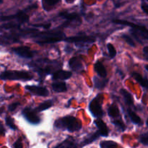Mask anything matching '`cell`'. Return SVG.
I'll return each instance as SVG.
<instances>
[{"label":"cell","mask_w":148,"mask_h":148,"mask_svg":"<svg viewBox=\"0 0 148 148\" xmlns=\"http://www.w3.org/2000/svg\"><path fill=\"white\" fill-rule=\"evenodd\" d=\"M54 126L57 129L67 130L70 132H73L79 131L82 128V123L78 119L68 116L56 120Z\"/></svg>","instance_id":"1"},{"label":"cell","mask_w":148,"mask_h":148,"mask_svg":"<svg viewBox=\"0 0 148 148\" xmlns=\"http://www.w3.org/2000/svg\"><path fill=\"white\" fill-rule=\"evenodd\" d=\"M113 22L114 23H116V24L130 26L132 27V29L130 30V33L140 43H142V39L143 40H148V29L145 26L136 25L134 23H131V22L121 20H114Z\"/></svg>","instance_id":"2"},{"label":"cell","mask_w":148,"mask_h":148,"mask_svg":"<svg viewBox=\"0 0 148 148\" xmlns=\"http://www.w3.org/2000/svg\"><path fill=\"white\" fill-rule=\"evenodd\" d=\"M0 78L4 80H30L33 75L25 71H5L0 75Z\"/></svg>","instance_id":"3"},{"label":"cell","mask_w":148,"mask_h":148,"mask_svg":"<svg viewBox=\"0 0 148 148\" xmlns=\"http://www.w3.org/2000/svg\"><path fill=\"white\" fill-rule=\"evenodd\" d=\"M42 36L41 38H40V40H36V43H38L40 45L47 44V43H56V42L62 41V40H64V33H55L50 34V33H43L42 34H38L36 36Z\"/></svg>","instance_id":"4"},{"label":"cell","mask_w":148,"mask_h":148,"mask_svg":"<svg viewBox=\"0 0 148 148\" xmlns=\"http://www.w3.org/2000/svg\"><path fill=\"white\" fill-rule=\"evenodd\" d=\"M101 94L97 95L90 102L89 106V109L92 116L97 118H101L103 116L104 112L101 107Z\"/></svg>","instance_id":"5"},{"label":"cell","mask_w":148,"mask_h":148,"mask_svg":"<svg viewBox=\"0 0 148 148\" xmlns=\"http://www.w3.org/2000/svg\"><path fill=\"white\" fill-rule=\"evenodd\" d=\"M23 115L29 123L32 124H38L40 122V119L36 114V110H33L30 108H25L23 111Z\"/></svg>","instance_id":"6"},{"label":"cell","mask_w":148,"mask_h":148,"mask_svg":"<svg viewBox=\"0 0 148 148\" xmlns=\"http://www.w3.org/2000/svg\"><path fill=\"white\" fill-rule=\"evenodd\" d=\"M65 41L69 43H91L95 41V38L93 36H74L69 37L64 39Z\"/></svg>","instance_id":"7"},{"label":"cell","mask_w":148,"mask_h":148,"mask_svg":"<svg viewBox=\"0 0 148 148\" xmlns=\"http://www.w3.org/2000/svg\"><path fill=\"white\" fill-rule=\"evenodd\" d=\"M25 88L29 92L36 95L43 97L49 95V91H48V90L46 88H43V87L35 86V85H27Z\"/></svg>","instance_id":"8"},{"label":"cell","mask_w":148,"mask_h":148,"mask_svg":"<svg viewBox=\"0 0 148 148\" xmlns=\"http://www.w3.org/2000/svg\"><path fill=\"white\" fill-rule=\"evenodd\" d=\"M13 51L21 57L26 58V59H30L33 56V52L31 51L28 47L26 46H20V47H15L12 49Z\"/></svg>","instance_id":"9"},{"label":"cell","mask_w":148,"mask_h":148,"mask_svg":"<svg viewBox=\"0 0 148 148\" xmlns=\"http://www.w3.org/2000/svg\"><path fill=\"white\" fill-rule=\"evenodd\" d=\"M94 123L96 125L98 132H99L101 136H103V137H107L108 135V127H107L106 123L102 119H101L100 118H98L96 120H95Z\"/></svg>","instance_id":"10"},{"label":"cell","mask_w":148,"mask_h":148,"mask_svg":"<svg viewBox=\"0 0 148 148\" xmlns=\"http://www.w3.org/2000/svg\"><path fill=\"white\" fill-rule=\"evenodd\" d=\"M69 66L71 69H73V70L75 71H77V72L80 71L81 69H82V68H83L82 62H81L79 57H77V56L72 58V59L69 61Z\"/></svg>","instance_id":"11"},{"label":"cell","mask_w":148,"mask_h":148,"mask_svg":"<svg viewBox=\"0 0 148 148\" xmlns=\"http://www.w3.org/2000/svg\"><path fill=\"white\" fill-rule=\"evenodd\" d=\"M59 16L66 19L68 21H75V23H81L80 17H79V16L77 13L62 12L59 14Z\"/></svg>","instance_id":"12"},{"label":"cell","mask_w":148,"mask_h":148,"mask_svg":"<svg viewBox=\"0 0 148 148\" xmlns=\"http://www.w3.org/2000/svg\"><path fill=\"white\" fill-rule=\"evenodd\" d=\"M72 77V72L65 70H59L53 75V79H67Z\"/></svg>","instance_id":"13"},{"label":"cell","mask_w":148,"mask_h":148,"mask_svg":"<svg viewBox=\"0 0 148 148\" xmlns=\"http://www.w3.org/2000/svg\"><path fill=\"white\" fill-rule=\"evenodd\" d=\"M53 148H77V146L73 139L68 138Z\"/></svg>","instance_id":"14"},{"label":"cell","mask_w":148,"mask_h":148,"mask_svg":"<svg viewBox=\"0 0 148 148\" xmlns=\"http://www.w3.org/2000/svg\"><path fill=\"white\" fill-rule=\"evenodd\" d=\"M132 76L134 77V79L137 81L138 83H140L143 88H148V80L145 78L143 77L140 74L137 73V72H134L132 73Z\"/></svg>","instance_id":"15"},{"label":"cell","mask_w":148,"mask_h":148,"mask_svg":"<svg viewBox=\"0 0 148 148\" xmlns=\"http://www.w3.org/2000/svg\"><path fill=\"white\" fill-rule=\"evenodd\" d=\"M94 67H95V72L98 74L99 76H101V77H106V69L105 66L102 64L101 62H97L96 63H95Z\"/></svg>","instance_id":"16"},{"label":"cell","mask_w":148,"mask_h":148,"mask_svg":"<svg viewBox=\"0 0 148 148\" xmlns=\"http://www.w3.org/2000/svg\"><path fill=\"white\" fill-rule=\"evenodd\" d=\"M108 116L113 119H116L120 116V112L119 110L118 106L114 103L110 106L108 110Z\"/></svg>","instance_id":"17"},{"label":"cell","mask_w":148,"mask_h":148,"mask_svg":"<svg viewBox=\"0 0 148 148\" xmlns=\"http://www.w3.org/2000/svg\"><path fill=\"white\" fill-rule=\"evenodd\" d=\"M52 88H53V91L56 92H62L66 91V83L64 82H54L52 84Z\"/></svg>","instance_id":"18"},{"label":"cell","mask_w":148,"mask_h":148,"mask_svg":"<svg viewBox=\"0 0 148 148\" xmlns=\"http://www.w3.org/2000/svg\"><path fill=\"white\" fill-rule=\"evenodd\" d=\"M93 82L95 87L98 89H103L106 87V84L108 83V79H100L97 77H94Z\"/></svg>","instance_id":"19"},{"label":"cell","mask_w":148,"mask_h":148,"mask_svg":"<svg viewBox=\"0 0 148 148\" xmlns=\"http://www.w3.org/2000/svg\"><path fill=\"white\" fill-rule=\"evenodd\" d=\"M120 92H121V94L124 97V99L126 103L129 106H132L134 103H133V98L131 94L124 89H121L120 90Z\"/></svg>","instance_id":"20"},{"label":"cell","mask_w":148,"mask_h":148,"mask_svg":"<svg viewBox=\"0 0 148 148\" xmlns=\"http://www.w3.org/2000/svg\"><path fill=\"white\" fill-rule=\"evenodd\" d=\"M128 114L130 117V119L132 121L134 124H137V125H142L143 122H142V119L139 116H137L135 113L132 110H128Z\"/></svg>","instance_id":"21"},{"label":"cell","mask_w":148,"mask_h":148,"mask_svg":"<svg viewBox=\"0 0 148 148\" xmlns=\"http://www.w3.org/2000/svg\"><path fill=\"white\" fill-rule=\"evenodd\" d=\"M101 135L99 133V132H97L94 133V134H90L88 137H87L84 140V141L82 142V145H88L91 143L92 142H94L95 140H96L98 138V137Z\"/></svg>","instance_id":"22"},{"label":"cell","mask_w":148,"mask_h":148,"mask_svg":"<svg viewBox=\"0 0 148 148\" xmlns=\"http://www.w3.org/2000/svg\"><path fill=\"white\" fill-rule=\"evenodd\" d=\"M52 106H53V103H52L51 101L49 100V101H44V102L42 103L41 104H40V105L36 108V111H38V112H40V111H45V110H47L48 108L51 107Z\"/></svg>","instance_id":"23"},{"label":"cell","mask_w":148,"mask_h":148,"mask_svg":"<svg viewBox=\"0 0 148 148\" xmlns=\"http://www.w3.org/2000/svg\"><path fill=\"white\" fill-rule=\"evenodd\" d=\"M59 1H60V0H43V8L49 11L51 7L54 6Z\"/></svg>","instance_id":"24"},{"label":"cell","mask_w":148,"mask_h":148,"mask_svg":"<svg viewBox=\"0 0 148 148\" xmlns=\"http://www.w3.org/2000/svg\"><path fill=\"white\" fill-rule=\"evenodd\" d=\"M16 14H17V18H16V20L20 23H27L29 20V16L27 14H25L24 12H18Z\"/></svg>","instance_id":"25"},{"label":"cell","mask_w":148,"mask_h":148,"mask_svg":"<svg viewBox=\"0 0 148 148\" xmlns=\"http://www.w3.org/2000/svg\"><path fill=\"white\" fill-rule=\"evenodd\" d=\"M101 148H117L118 145L114 141H102L100 143Z\"/></svg>","instance_id":"26"},{"label":"cell","mask_w":148,"mask_h":148,"mask_svg":"<svg viewBox=\"0 0 148 148\" xmlns=\"http://www.w3.org/2000/svg\"><path fill=\"white\" fill-rule=\"evenodd\" d=\"M107 48H108V53H109L110 57H111V59L115 57L116 55V51L114 46H113L111 43H108V44H107Z\"/></svg>","instance_id":"27"},{"label":"cell","mask_w":148,"mask_h":148,"mask_svg":"<svg viewBox=\"0 0 148 148\" xmlns=\"http://www.w3.org/2000/svg\"><path fill=\"white\" fill-rule=\"evenodd\" d=\"M113 124L115 126H116L121 131H124L126 130L125 124H124V122H123V121L121 119H117L115 120V121H113Z\"/></svg>","instance_id":"28"},{"label":"cell","mask_w":148,"mask_h":148,"mask_svg":"<svg viewBox=\"0 0 148 148\" xmlns=\"http://www.w3.org/2000/svg\"><path fill=\"white\" fill-rule=\"evenodd\" d=\"M5 121H6V124H7V125L10 128H11L12 130H17V127L15 126V124H14V121H13V119L11 118V117L7 116L5 119Z\"/></svg>","instance_id":"29"},{"label":"cell","mask_w":148,"mask_h":148,"mask_svg":"<svg viewBox=\"0 0 148 148\" xmlns=\"http://www.w3.org/2000/svg\"><path fill=\"white\" fill-rule=\"evenodd\" d=\"M121 37L124 39V40H125L128 44H130L131 46H133V47H135V43H134V40H133L130 36H127V35H122Z\"/></svg>","instance_id":"30"},{"label":"cell","mask_w":148,"mask_h":148,"mask_svg":"<svg viewBox=\"0 0 148 148\" xmlns=\"http://www.w3.org/2000/svg\"><path fill=\"white\" fill-rule=\"evenodd\" d=\"M140 143H143V145H148V132H147L143 134L140 137Z\"/></svg>","instance_id":"31"},{"label":"cell","mask_w":148,"mask_h":148,"mask_svg":"<svg viewBox=\"0 0 148 148\" xmlns=\"http://www.w3.org/2000/svg\"><path fill=\"white\" fill-rule=\"evenodd\" d=\"M20 105V103H14L11 104V105L9 106V111H14V110L16 109V108H17V106Z\"/></svg>","instance_id":"32"},{"label":"cell","mask_w":148,"mask_h":148,"mask_svg":"<svg viewBox=\"0 0 148 148\" xmlns=\"http://www.w3.org/2000/svg\"><path fill=\"white\" fill-rule=\"evenodd\" d=\"M14 148H23V143H22L21 140H17V141L14 143Z\"/></svg>","instance_id":"33"},{"label":"cell","mask_w":148,"mask_h":148,"mask_svg":"<svg viewBox=\"0 0 148 148\" xmlns=\"http://www.w3.org/2000/svg\"><path fill=\"white\" fill-rule=\"evenodd\" d=\"M142 9H143V11L148 14V4H145V3H143L142 4Z\"/></svg>","instance_id":"34"},{"label":"cell","mask_w":148,"mask_h":148,"mask_svg":"<svg viewBox=\"0 0 148 148\" xmlns=\"http://www.w3.org/2000/svg\"><path fill=\"white\" fill-rule=\"evenodd\" d=\"M34 27H43L44 28H49L51 26V24L48 25H34Z\"/></svg>","instance_id":"35"},{"label":"cell","mask_w":148,"mask_h":148,"mask_svg":"<svg viewBox=\"0 0 148 148\" xmlns=\"http://www.w3.org/2000/svg\"><path fill=\"white\" fill-rule=\"evenodd\" d=\"M143 52L145 53V56H148V46H145V47L143 49Z\"/></svg>","instance_id":"36"},{"label":"cell","mask_w":148,"mask_h":148,"mask_svg":"<svg viewBox=\"0 0 148 148\" xmlns=\"http://www.w3.org/2000/svg\"><path fill=\"white\" fill-rule=\"evenodd\" d=\"M0 133L1 134H4V129L1 124H0Z\"/></svg>","instance_id":"37"},{"label":"cell","mask_w":148,"mask_h":148,"mask_svg":"<svg viewBox=\"0 0 148 148\" xmlns=\"http://www.w3.org/2000/svg\"><path fill=\"white\" fill-rule=\"evenodd\" d=\"M145 69H147V71L148 72V64H147V65H146V66H145Z\"/></svg>","instance_id":"38"},{"label":"cell","mask_w":148,"mask_h":148,"mask_svg":"<svg viewBox=\"0 0 148 148\" xmlns=\"http://www.w3.org/2000/svg\"><path fill=\"white\" fill-rule=\"evenodd\" d=\"M146 124H147V127H148V119H147V121H146Z\"/></svg>","instance_id":"39"},{"label":"cell","mask_w":148,"mask_h":148,"mask_svg":"<svg viewBox=\"0 0 148 148\" xmlns=\"http://www.w3.org/2000/svg\"><path fill=\"white\" fill-rule=\"evenodd\" d=\"M3 1V0H0V3H1Z\"/></svg>","instance_id":"40"},{"label":"cell","mask_w":148,"mask_h":148,"mask_svg":"<svg viewBox=\"0 0 148 148\" xmlns=\"http://www.w3.org/2000/svg\"><path fill=\"white\" fill-rule=\"evenodd\" d=\"M147 1H148V0H147Z\"/></svg>","instance_id":"41"},{"label":"cell","mask_w":148,"mask_h":148,"mask_svg":"<svg viewBox=\"0 0 148 148\" xmlns=\"http://www.w3.org/2000/svg\"><path fill=\"white\" fill-rule=\"evenodd\" d=\"M67 1H68V0H67Z\"/></svg>","instance_id":"42"}]
</instances>
